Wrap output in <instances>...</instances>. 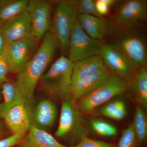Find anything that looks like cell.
Returning <instances> with one entry per match:
<instances>
[{"mask_svg":"<svg viewBox=\"0 0 147 147\" xmlns=\"http://www.w3.org/2000/svg\"><path fill=\"white\" fill-rule=\"evenodd\" d=\"M58 47L57 40L49 31L42 38L36 52L24 69L17 74L15 82L26 99L30 113L37 85L52 61Z\"/></svg>","mask_w":147,"mask_h":147,"instance_id":"6da1fadb","label":"cell"},{"mask_svg":"<svg viewBox=\"0 0 147 147\" xmlns=\"http://www.w3.org/2000/svg\"><path fill=\"white\" fill-rule=\"evenodd\" d=\"M73 65L65 56L58 58L40 79L43 91L58 99L70 98Z\"/></svg>","mask_w":147,"mask_h":147,"instance_id":"7a4b0ae2","label":"cell"},{"mask_svg":"<svg viewBox=\"0 0 147 147\" xmlns=\"http://www.w3.org/2000/svg\"><path fill=\"white\" fill-rule=\"evenodd\" d=\"M147 18L146 1H125L119 7L108 20L110 32L137 30L146 21Z\"/></svg>","mask_w":147,"mask_h":147,"instance_id":"3957f363","label":"cell"},{"mask_svg":"<svg viewBox=\"0 0 147 147\" xmlns=\"http://www.w3.org/2000/svg\"><path fill=\"white\" fill-rule=\"evenodd\" d=\"M77 15L74 1L57 2L50 31L56 37L64 56L67 53L69 39L77 21Z\"/></svg>","mask_w":147,"mask_h":147,"instance_id":"277c9868","label":"cell"},{"mask_svg":"<svg viewBox=\"0 0 147 147\" xmlns=\"http://www.w3.org/2000/svg\"><path fill=\"white\" fill-rule=\"evenodd\" d=\"M128 82L117 74L111 73L106 82L94 91L79 99L77 107L80 111L88 113L113 98L125 92Z\"/></svg>","mask_w":147,"mask_h":147,"instance_id":"5b68a950","label":"cell"},{"mask_svg":"<svg viewBox=\"0 0 147 147\" xmlns=\"http://www.w3.org/2000/svg\"><path fill=\"white\" fill-rule=\"evenodd\" d=\"M110 34L113 37L112 44L125 55L136 69L146 66V44L137 30L111 32Z\"/></svg>","mask_w":147,"mask_h":147,"instance_id":"8992f818","label":"cell"},{"mask_svg":"<svg viewBox=\"0 0 147 147\" xmlns=\"http://www.w3.org/2000/svg\"><path fill=\"white\" fill-rule=\"evenodd\" d=\"M84 129L80 111L75 100L71 98L64 100L55 136L59 138H66L73 135L79 142L82 137L86 136Z\"/></svg>","mask_w":147,"mask_h":147,"instance_id":"52a82bcc","label":"cell"},{"mask_svg":"<svg viewBox=\"0 0 147 147\" xmlns=\"http://www.w3.org/2000/svg\"><path fill=\"white\" fill-rule=\"evenodd\" d=\"M102 43L93 39L83 30L76 21L69 39L67 58L72 62L100 55Z\"/></svg>","mask_w":147,"mask_h":147,"instance_id":"ba28073f","label":"cell"},{"mask_svg":"<svg viewBox=\"0 0 147 147\" xmlns=\"http://www.w3.org/2000/svg\"><path fill=\"white\" fill-rule=\"evenodd\" d=\"M38 41L30 37L6 44L4 54L9 72L18 74L22 71L39 47Z\"/></svg>","mask_w":147,"mask_h":147,"instance_id":"9c48e42d","label":"cell"},{"mask_svg":"<svg viewBox=\"0 0 147 147\" xmlns=\"http://www.w3.org/2000/svg\"><path fill=\"white\" fill-rule=\"evenodd\" d=\"M52 2L44 0L29 1L26 9L32 28V37L39 41L50 31L52 21Z\"/></svg>","mask_w":147,"mask_h":147,"instance_id":"30bf717a","label":"cell"},{"mask_svg":"<svg viewBox=\"0 0 147 147\" xmlns=\"http://www.w3.org/2000/svg\"><path fill=\"white\" fill-rule=\"evenodd\" d=\"M100 55L112 73L129 82L137 69L131 62L115 46L112 44L102 43Z\"/></svg>","mask_w":147,"mask_h":147,"instance_id":"8fae6325","label":"cell"},{"mask_svg":"<svg viewBox=\"0 0 147 147\" xmlns=\"http://www.w3.org/2000/svg\"><path fill=\"white\" fill-rule=\"evenodd\" d=\"M111 73L105 66L83 79L72 82L70 98L74 100H79L91 93L106 82Z\"/></svg>","mask_w":147,"mask_h":147,"instance_id":"7c38bea8","label":"cell"},{"mask_svg":"<svg viewBox=\"0 0 147 147\" xmlns=\"http://www.w3.org/2000/svg\"><path fill=\"white\" fill-rule=\"evenodd\" d=\"M1 28L7 44L32 37L31 23L26 10L1 23Z\"/></svg>","mask_w":147,"mask_h":147,"instance_id":"4fadbf2b","label":"cell"},{"mask_svg":"<svg viewBox=\"0 0 147 147\" xmlns=\"http://www.w3.org/2000/svg\"><path fill=\"white\" fill-rule=\"evenodd\" d=\"M3 119L12 134L26 135L31 125L30 113L26 103L19 104L11 108Z\"/></svg>","mask_w":147,"mask_h":147,"instance_id":"5bb4252c","label":"cell"},{"mask_svg":"<svg viewBox=\"0 0 147 147\" xmlns=\"http://www.w3.org/2000/svg\"><path fill=\"white\" fill-rule=\"evenodd\" d=\"M57 113V108L54 102L48 99H41L31 113V123L47 131L55 123Z\"/></svg>","mask_w":147,"mask_h":147,"instance_id":"9a60e30c","label":"cell"},{"mask_svg":"<svg viewBox=\"0 0 147 147\" xmlns=\"http://www.w3.org/2000/svg\"><path fill=\"white\" fill-rule=\"evenodd\" d=\"M77 21L83 30L93 39L100 41L110 34L109 22L104 17L79 14L77 15Z\"/></svg>","mask_w":147,"mask_h":147,"instance_id":"2e32d148","label":"cell"},{"mask_svg":"<svg viewBox=\"0 0 147 147\" xmlns=\"http://www.w3.org/2000/svg\"><path fill=\"white\" fill-rule=\"evenodd\" d=\"M17 145L18 147H69L58 142L47 131L32 123L27 134Z\"/></svg>","mask_w":147,"mask_h":147,"instance_id":"e0dca14e","label":"cell"},{"mask_svg":"<svg viewBox=\"0 0 147 147\" xmlns=\"http://www.w3.org/2000/svg\"><path fill=\"white\" fill-rule=\"evenodd\" d=\"M1 93L3 100L0 103V117L3 119L9 110L19 104L26 103V100L16 82L3 83Z\"/></svg>","mask_w":147,"mask_h":147,"instance_id":"ac0fdd59","label":"cell"},{"mask_svg":"<svg viewBox=\"0 0 147 147\" xmlns=\"http://www.w3.org/2000/svg\"><path fill=\"white\" fill-rule=\"evenodd\" d=\"M73 63L71 83L83 79L105 66L100 55L86 58Z\"/></svg>","mask_w":147,"mask_h":147,"instance_id":"d6986e66","label":"cell"},{"mask_svg":"<svg viewBox=\"0 0 147 147\" xmlns=\"http://www.w3.org/2000/svg\"><path fill=\"white\" fill-rule=\"evenodd\" d=\"M129 82L139 105L143 109H146L147 70L146 67L137 69Z\"/></svg>","mask_w":147,"mask_h":147,"instance_id":"ffe728a7","label":"cell"},{"mask_svg":"<svg viewBox=\"0 0 147 147\" xmlns=\"http://www.w3.org/2000/svg\"><path fill=\"white\" fill-rule=\"evenodd\" d=\"M28 0L0 1V23L9 20L25 11Z\"/></svg>","mask_w":147,"mask_h":147,"instance_id":"44dd1931","label":"cell"},{"mask_svg":"<svg viewBox=\"0 0 147 147\" xmlns=\"http://www.w3.org/2000/svg\"><path fill=\"white\" fill-rule=\"evenodd\" d=\"M139 143L143 144L147 137V117L143 108L138 105L135 109L134 123L132 124Z\"/></svg>","mask_w":147,"mask_h":147,"instance_id":"7402d4cb","label":"cell"},{"mask_svg":"<svg viewBox=\"0 0 147 147\" xmlns=\"http://www.w3.org/2000/svg\"><path fill=\"white\" fill-rule=\"evenodd\" d=\"M100 113L109 118L115 120H121L126 116V106L122 100H115L102 107L100 110Z\"/></svg>","mask_w":147,"mask_h":147,"instance_id":"603a6c76","label":"cell"},{"mask_svg":"<svg viewBox=\"0 0 147 147\" xmlns=\"http://www.w3.org/2000/svg\"><path fill=\"white\" fill-rule=\"evenodd\" d=\"M91 126L95 133L102 137H113L117 133V129L115 126L101 120H93Z\"/></svg>","mask_w":147,"mask_h":147,"instance_id":"cb8c5ba5","label":"cell"},{"mask_svg":"<svg viewBox=\"0 0 147 147\" xmlns=\"http://www.w3.org/2000/svg\"><path fill=\"white\" fill-rule=\"evenodd\" d=\"M139 144L137 134L132 124L123 131L118 147H137Z\"/></svg>","mask_w":147,"mask_h":147,"instance_id":"d4e9b609","label":"cell"},{"mask_svg":"<svg viewBox=\"0 0 147 147\" xmlns=\"http://www.w3.org/2000/svg\"><path fill=\"white\" fill-rule=\"evenodd\" d=\"M74 5L77 14H87L102 17L98 15L95 7L94 0L74 1Z\"/></svg>","mask_w":147,"mask_h":147,"instance_id":"484cf974","label":"cell"},{"mask_svg":"<svg viewBox=\"0 0 147 147\" xmlns=\"http://www.w3.org/2000/svg\"><path fill=\"white\" fill-rule=\"evenodd\" d=\"M71 147H116L113 144L89 138L86 136L82 137L76 145Z\"/></svg>","mask_w":147,"mask_h":147,"instance_id":"4316f807","label":"cell"},{"mask_svg":"<svg viewBox=\"0 0 147 147\" xmlns=\"http://www.w3.org/2000/svg\"><path fill=\"white\" fill-rule=\"evenodd\" d=\"M26 135L13 134L0 140V147H13L17 146Z\"/></svg>","mask_w":147,"mask_h":147,"instance_id":"83f0119b","label":"cell"},{"mask_svg":"<svg viewBox=\"0 0 147 147\" xmlns=\"http://www.w3.org/2000/svg\"><path fill=\"white\" fill-rule=\"evenodd\" d=\"M9 72L8 64L4 54L0 55V82L2 83L7 81V76Z\"/></svg>","mask_w":147,"mask_h":147,"instance_id":"f1b7e54d","label":"cell"},{"mask_svg":"<svg viewBox=\"0 0 147 147\" xmlns=\"http://www.w3.org/2000/svg\"><path fill=\"white\" fill-rule=\"evenodd\" d=\"M95 7L98 15L102 17L107 15L110 11V7L103 0L95 1Z\"/></svg>","mask_w":147,"mask_h":147,"instance_id":"f546056e","label":"cell"},{"mask_svg":"<svg viewBox=\"0 0 147 147\" xmlns=\"http://www.w3.org/2000/svg\"><path fill=\"white\" fill-rule=\"evenodd\" d=\"M6 44V42L2 32L1 23H0V55L4 54V53Z\"/></svg>","mask_w":147,"mask_h":147,"instance_id":"4dcf8cb0","label":"cell"},{"mask_svg":"<svg viewBox=\"0 0 147 147\" xmlns=\"http://www.w3.org/2000/svg\"><path fill=\"white\" fill-rule=\"evenodd\" d=\"M103 1L110 7L117 2V1L115 0H103Z\"/></svg>","mask_w":147,"mask_h":147,"instance_id":"1f68e13d","label":"cell"},{"mask_svg":"<svg viewBox=\"0 0 147 147\" xmlns=\"http://www.w3.org/2000/svg\"><path fill=\"white\" fill-rule=\"evenodd\" d=\"M2 84V83L1 82H0V94H1V92Z\"/></svg>","mask_w":147,"mask_h":147,"instance_id":"d6a6232c","label":"cell"},{"mask_svg":"<svg viewBox=\"0 0 147 147\" xmlns=\"http://www.w3.org/2000/svg\"><path fill=\"white\" fill-rule=\"evenodd\" d=\"M0 129H1V125H0Z\"/></svg>","mask_w":147,"mask_h":147,"instance_id":"836d02e7","label":"cell"}]
</instances>
